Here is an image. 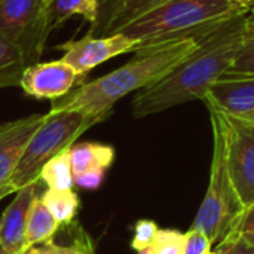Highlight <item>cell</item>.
<instances>
[{
	"mask_svg": "<svg viewBox=\"0 0 254 254\" xmlns=\"http://www.w3.org/2000/svg\"><path fill=\"white\" fill-rule=\"evenodd\" d=\"M247 15H238L196 42V48L156 83L138 91L131 110L137 119L171 107L204 100L210 86L234 64L240 51Z\"/></svg>",
	"mask_w": 254,
	"mask_h": 254,
	"instance_id": "obj_1",
	"label": "cell"
},
{
	"mask_svg": "<svg viewBox=\"0 0 254 254\" xmlns=\"http://www.w3.org/2000/svg\"><path fill=\"white\" fill-rule=\"evenodd\" d=\"M196 48L195 40H182L156 49L135 54V58L119 68L85 82L60 100H54L51 110H73L95 118L107 119L113 106L131 92L141 91L176 68Z\"/></svg>",
	"mask_w": 254,
	"mask_h": 254,
	"instance_id": "obj_2",
	"label": "cell"
},
{
	"mask_svg": "<svg viewBox=\"0 0 254 254\" xmlns=\"http://www.w3.org/2000/svg\"><path fill=\"white\" fill-rule=\"evenodd\" d=\"M238 15L228 0H168L116 33L135 40L138 54L182 40L198 42Z\"/></svg>",
	"mask_w": 254,
	"mask_h": 254,
	"instance_id": "obj_3",
	"label": "cell"
},
{
	"mask_svg": "<svg viewBox=\"0 0 254 254\" xmlns=\"http://www.w3.org/2000/svg\"><path fill=\"white\" fill-rule=\"evenodd\" d=\"M213 128V159L208 189L190 228L201 229L211 243H220L244 211L226 162V135L222 115L208 109Z\"/></svg>",
	"mask_w": 254,
	"mask_h": 254,
	"instance_id": "obj_4",
	"label": "cell"
},
{
	"mask_svg": "<svg viewBox=\"0 0 254 254\" xmlns=\"http://www.w3.org/2000/svg\"><path fill=\"white\" fill-rule=\"evenodd\" d=\"M100 121L73 110H49L45 121L31 135L9 186L13 193L25 186L39 183L43 165L67 150L76 140Z\"/></svg>",
	"mask_w": 254,
	"mask_h": 254,
	"instance_id": "obj_5",
	"label": "cell"
},
{
	"mask_svg": "<svg viewBox=\"0 0 254 254\" xmlns=\"http://www.w3.org/2000/svg\"><path fill=\"white\" fill-rule=\"evenodd\" d=\"M51 31L43 0H0V33L22 49L28 65L40 58Z\"/></svg>",
	"mask_w": 254,
	"mask_h": 254,
	"instance_id": "obj_6",
	"label": "cell"
},
{
	"mask_svg": "<svg viewBox=\"0 0 254 254\" xmlns=\"http://www.w3.org/2000/svg\"><path fill=\"white\" fill-rule=\"evenodd\" d=\"M220 115L226 135L228 170L237 195L247 208L254 204V124Z\"/></svg>",
	"mask_w": 254,
	"mask_h": 254,
	"instance_id": "obj_7",
	"label": "cell"
},
{
	"mask_svg": "<svg viewBox=\"0 0 254 254\" xmlns=\"http://www.w3.org/2000/svg\"><path fill=\"white\" fill-rule=\"evenodd\" d=\"M86 76L74 70L61 58L28 65L21 77L19 88L36 100H60L86 82Z\"/></svg>",
	"mask_w": 254,
	"mask_h": 254,
	"instance_id": "obj_8",
	"label": "cell"
},
{
	"mask_svg": "<svg viewBox=\"0 0 254 254\" xmlns=\"http://www.w3.org/2000/svg\"><path fill=\"white\" fill-rule=\"evenodd\" d=\"M63 51V61L70 64L79 73L88 74L97 65L128 52H135L137 42L115 33L110 36L94 37L86 34L79 40H68L57 46Z\"/></svg>",
	"mask_w": 254,
	"mask_h": 254,
	"instance_id": "obj_9",
	"label": "cell"
},
{
	"mask_svg": "<svg viewBox=\"0 0 254 254\" xmlns=\"http://www.w3.org/2000/svg\"><path fill=\"white\" fill-rule=\"evenodd\" d=\"M202 101L207 109L254 124V76L220 77Z\"/></svg>",
	"mask_w": 254,
	"mask_h": 254,
	"instance_id": "obj_10",
	"label": "cell"
},
{
	"mask_svg": "<svg viewBox=\"0 0 254 254\" xmlns=\"http://www.w3.org/2000/svg\"><path fill=\"white\" fill-rule=\"evenodd\" d=\"M45 118L46 115H30L27 118L6 122L0 135V201L13 193L9 186L10 179L31 135L42 125Z\"/></svg>",
	"mask_w": 254,
	"mask_h": 254,
	"instance_id": "obj_11",
	"label": "cell"
},
{
	"mask_svg": "<svg viewBox=\"0 0 254 254\" xmlns=\"http://www.w3.org/2000/svg\"><path fill=\"white\" fill-rule=\"evenodd\" d=\"M42 182L15 192V198L0 217V247L6 254H24L27 249L25 232L33 199L39 195Z\"/></svg>",
	"mask_w": 254,
	"mask_h": 254,
	"instance_id": "obj_12",
	"label": "cell"
},
{
	"mask_svg": "<svg viewBox=\"0 0 254 254\" xmlns=\"http://www.w3.org/2000/svg\"><path fill=\"white\" fill-rule=\"evenodd\" d=\"M165 1L168 0H107L100 4L98 21L88 34L94 37L110 36Z\"/></svg>",
	"mask_w": 254,
	"mask_h": 254,
	"instance_id": "obj_13",
	"label": "cell"
},
{
	"mask_svg": "<svg viewBox=\"0 0 254 254\" xmlns=\"http://www.w3.org/2000/svg\"><path fill=\"white\" fill-rule=\"evenodd\" d=\"M73 179L88 173H106L115 161V149L110 144L83 141L68 147Z\"/></svg>",
	"mask_w": 254,
	"mask_h": 254,
	"instance_id": "obj_14",
	"label": "cell"
},
{
	"mask_svg": "<svg viewBox=\"0 0 254 254\" xmlns=\"http://www.w3.org/2000/svg\"><path fill=\"white\" fill-rule=\"evenodd\" d=\"M58 229H60L58 222L54 219L51 211L45 207V204L40 199V195H37L33 199L28 213L27 232H25L27 249L30 250L31 247L52 241Z\"/></svg>",
	"mask_w": 254,
	"mask_h": 254,
	"instance_id": "obj_15",
	"label": "cell"
},
{
	"mask_svg": "<svg viewBox=\"0 0 254 254\" xmlns=\"http://www.w3.org/2000/svg\"><path fill=\"white\" fill-rule=\"evenodd\" d=\"M80 15L91 27L95 25L100 15L98 0H52L48 6V19L51 30L63 25L70 16Z\"/></svg>",
	"mask_w": 254,
	"mask_h": 254,
	"instance_id": "obj_16",
	"label": "cell"
},
{
	"mask_svg": "<svg viewBox=\"0 0 254 254\" xmlns=\"http://www.w3.org/2000/svg\"><path fill=\"white\" fill-rule=\"evenodd\" d=\"M28 67L22 49L0 33V89L19 86L24 70Z\"/></svg>",
	"mask_w": 254,
	"mask_h": 254,
	"instance_id": "obj_17",
	"label": "cell"
},
{
	"mask_svg": "<svg viewBox=\"0 0 254 254\" xmlns=\"http://www.w3.org/2000/svg\"><path fill=\"white\" fill-rule=\"evenodd\" d=\"M40 199L60 226L70 225L79 210V198L73 189H45Z\"/></svg>",
	"mask_w": 254,
	"mask_h": 254,
	"instance_id": "obj_18",
	"label": "cell"
},
{
	"mask_svg": "<svg viewBox=\"0 0 254 254\" xmlns=\"http://www.w3.org/2000/svg\"><path fill=\"white\" fill-rule=\"evenodd\" d=\"M254 76V12L247 13L243 40L234 64L225 71L222 77H243Z\"/></svg>",
	"mask_w": 254,
	"mask_h": 254,
	"instance_id": "obj_19",
	"label": "cell"
},
{
	"mask_svg": "<svg viewBox=\"0 0 254 254\" xmlns=\"http://www.w3.org/2000/svg\"><path fill=\"white\" fill-rule=\"evenodd\" d=\"M39 180L48 189H73L74 182L68 158V149L54 156L43 165Z\"/></svg>",
	"mask_w": 254,
	"mask_h": 254,
	"instance_id": "obj_20",
	"label": "cell"
},
{
	"mask_svg": "<svg viewBox=\"0 0 254 254\" xmlns=\"http://www.w3.org/2000/svg\"><path fill=\"white\" fill-rule=\"evenodd\" d=\"M150 249L153 254H183L185 234L176 229H159Z\"/></svg>",
	"mask_w": 254,
	"mask_h": 254,
	"instance_id": "obj_21",
	"label": "cell"
},
{
	"mask_svg": "<svg viewBox=\"0 0 254 254\" xmlns=\"http://www.w3.org/2000/svg\"><path fill=\"white\" fill-rule=\"evenodd\" d=\"M158 225L153 220L149 219H141L135 223L134 226V237L131 240V249L135 250L137 253L150 249L156 235H158Z\"/></svg>",
	"mask_w": 254,
	"mask_h": 254,
	"instance_id": "obj_22",
	"label": "cell"
},
{
	"mask_svg": "<svg viewBox=\"0 0 254 254\" xmlns=\"http://www.w3.org/2000/svg\"><path fill=\"white\" fill-rule=\"evenodd\" d=\"M229 234H234L246 246L254 249V204L244 208Z\"/></svg>",
	"mask_w": 254,
	"mask_h": 254,
	"instance_id": "obj_23",
	"label": "cell"
},
{
	"mask_svg": "<svg viewBox=\"0 0 254 254\" xmlns=\"http://www.w3.org/2000/svg\"><path fill=\"white\" fill-rule=\"evenodd\" d=\"M211 240L196 228H190L185 234V249L183 254H207L211 252Z\"/></svg>",
	"mask_w": 254,
	"mask_h": 254,
	"instance_id": "obj_24",
	"label": "cell"
},
{
	"mask_svg": "<svg viewBox=\"0 0 254 254\" xmlns=\"http://www.w3.org/2000/svg\"><path fill=\"white\" fill-rule=\"evenodd\" d=\"M214 254H254V249L246 246L234 234H228L219 244Z\"/></svg>",
	"mask_w": 254,
	"mask_h": 254,
	"instance_id": "obj_25",
	"label": "cell"
},
{
	"mask_svg": "<svg viewBox=\"0 0 254 254\" xmlns=\"http://www.w3.org/2000/svg\"><path fill=\"white\" fill-rule=\"evenodd\" d=\"M65 228H67V232H68L70 238H74V240H77V241L82 244V247H83V250H85V254H97L94 240H92V238L88 235V232L79 225V222L73 220V222H71L70 225H67Z\"/></svg>",
	"mask_w": 254,
	"mask_h": 254,
	"instance_id": "obj_26",
	"label": "cell"
},
{
	"mask_svg": "<svg viewBox=\"0 0 254 254\" xmlns=\"http://www.w3.org/2000/svg\"><path fill=\"white\" fill-rule=\"evenodd\" d=\"M71 240H73V244L67 246V247L55 244L54 240L42 244L40 247L45 252V254H85V250H83L82 244L77 240H74V238H71Z\"/></svg>",
	"mask_w": 254,
	"mask_h": 254,
	"instance_id": "obj_27",
	"label": "cell"
},
{
	"mask_svg": "<svg viewBox=\"0 0 254 254\" xmlns=\"http://www.w3.org/2000/svg\"><path fill=\"white\" fill-rule=\"evenodd\" d=\"M106 173H88V174H82L73 179L74 185L86 189V190H95L101 186L103 180H104Z\"/></svg>",
	"mask_w": 254,
	"mask_h": 254,
	"instance_id": "obj_28",
	"label": "cell"
},
{
	"mask_svg": "<svg viewBox=\"0 0 254 254\" xmlns=\"http://www.w3.org/2000/svg\"><path fill=\"white\" fill-rule=\"evenodd\" d=\"M228 1L241 15H247L250 12H254V0H228Z\"/></svg>",
	"mask_w": 254,
	"mask_h": 254,
	"instance_id": "obj_29",
	"label": "cell"
},
{
	"mask_svg": "<svg viewBox=\"0 0 254 254\" xmlns=\"http://www.w3.org/2000/svg\"><path fill=\"white\" fill-rule=\"evenodd\" d=\"M24 254H45V252L42 250V247H31L30 250H27Z\"/></svg>",
	"mask_w": 254,
	"mask_h": 254,
	"instance_id": "obj_30",
	"label": "cell"
},
{
	"mask_svg": "<svg viewBox=\"0 0 254 254\" xmlns=\"http://www.w3.org/2000/svg\"><path fill=\"white\" fill-rule=\"evenodd\" d=\"M138 254H153V252H152V249H146V250H143V252H140Z\"/></svg>",
	"mask_w": 254,
	"mask_h": 254,
	"instance_id": "obj_31",
	"label": "cell"
},
{
	"mask_svg": "<svg viewBox=\"0 0 254 254\" xmlns=\"http://www.w3.org/2000/svg\"><path fill=\"white\" fill-rule=\"evenodd\" d=\"M4 127H6V124H0V135H1V132L4 129Z\"/></svg>",
	"mask_w": 254,
	"mask_h": 254,
	"instance_id": "obj_32",
	"label": "cell"
},
{
	"mask_svg": "<svg viewBox=\"0 0 254 254\" xmlns=\"http://www.w3.org/2000/svg\"><path fill=\"white\" fill-rule=\"evenodd\" d=\"M43 1H45V4H46V6H49V4H51V1H52V0H43Z\"/></svg>",
	"mask_w": 254,
	"mask_h": 254,
	"instance_id": "obj_33",
	"label": "cell"
},
{
	"mask_svg": "<svg viewBox=\"0 0 254 254\" xmlns=\"http://www.w3.org/2000/svg\"><path fill=\"white\" fill-rule=\"evenodd\" d=\"M98 1H100V4H103V3H104V1H107V0H98Z\"/></svg>",
	"mask_w": 254,
	"mask_h": 254,
	"instance_id": "obj_34",
	"label": "cell"
},
{
	"mask_svg": "<svg viewBox=\"0 0 254 254\" xmlns=\"http://www.w3.org/2000/svg\"><path fill=\"white\" fill-rule=\"evenodd\" d=\"M0 254H6L4 252H3V249H1V247H0Z\"/></svg>",
	"mask_w": 254,
	"mask_h": 254,
	"instance_id": "obj_35",
	"label": "cell"
},
{
	"mask_svg": "<svg viewBox=\"0 0 254 254\" xmlns=\"http://www.w3.org/2000/svg\"><path fill=\"white\" fill-rule=\"evenodd\" d=\"M207 254H214V252H210V253H207Z\"/></svg>",
	"mask_w": 254,
	"mask_h": 254,
	"instance_id": "obj_36",
	"label": "cell"
}]
</instances>
